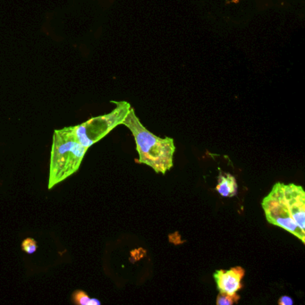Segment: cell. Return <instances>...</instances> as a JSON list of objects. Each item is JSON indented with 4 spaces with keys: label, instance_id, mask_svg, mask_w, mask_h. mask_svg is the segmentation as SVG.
<instances>
[{
    "label": "cell",
    "instance_id": "1",
    "mask_svg": "<svg viewBox=\"0 0 305 305\" xmlns=\"http://www.w3.org/2000/svg\"><path fill=\"white\" fill-rule=\"evenodd\" d=\"M122 125L131 131L135 137L140 164L151 167L156 173L165 175L174 165L175 148L174 139L160 138L148 130L131 108Z\"/></svg>",
    "mask_w": 305,
    "mask_h": 305
},
{
    "label": "cell",
    "instance_id": "2",
    "mask_svg": "<svg viewBox=\"0 0 305 305\" xmlns=\"http://www.w3.org/2000/svg\"><path fill=\"white\" fill-rule=\"evenodd\" d=\"M87 151L88 148L76 138L73 126L55 131L50 155L49 189L74 174L81 167Z\"/></svg>",
    "mask_w": 305,
    "mask_h": 305
},
{
    "label": "cell",
    "instance_id": "3",
    "mask_svg": "<svg viewBox=\"0 0 305 305\" xmlns=\"http://www.w3.org/2000/svg\"><path fill=\"white\" fill-rule=\"evenodd\" d=\"M112 102L116 104V109L109 114L90 118L81 125L73 126L74 135L83 146L89 149L117 126L122 125L132 107L126 101Z\"/></svg>",
    "mask_w": 305,
    "mask_h": 305
},
{
    "label": "cell",
    "instance_id": "4",
    "mask_svg": "<svg viewBox=\"0 0 305 305\" xmlns=\"http://www.w3.org/2000/svg\"><path fill=\"white\" fill-rule=\"evenodd\" d=\"M284 186L285 183H275L272 190L262 200L261 206L266 219L270 224L285 229L305 244V232L294 222L285 204Z\"/></svg>",
    "mask_w": 305,
    "mask_h": 305
},
{
    "label": "cell",
    "instance_id": "5",
    "mask_svg": "<svg viewBox=\"0 0 305 305\" xmlns=\"http://www.w3.org/2000/svg\"><path fill=\"white\" fill-rule=\"evenodd\" d=\"M284 196L293 220L305 232V191L303 188L294 183L285 184Z\"/></svg>",
    "mask_w": 305,
    "mask_h": 305
},
{
    "label": "cell",
    "instance_id": "6",
    "mask_svg": "<svg viewBox=\"0 0 305 305\" xmlns=\"http://www.w3.org/2000/svg\"><path fill=\"white\" fill-rule=\"evenodd\" d=\"M245 271L242 267H235L224 270L220 269L214 273V279L220 293H227L229 295L236 294L243 288L242 280Z\"/></svg>",
    "mask_w": 305,
    "mask_h": 305
},
{
    "label": "cell",
    "instance_id": "7",
    "mask_svg": "<svg viewBox=\"0 0 305 305\" xmlns=\"http://www.w3.org/2000/svg\"><path fill=\"white\" fill-rule=\"evenodd\" d=\"M219 182L217 184L216 190L222 197H234L237 194L238 185L236 182V177L229 173H222L220 171Z\"/></svg>",
    "mask_w": 305,
    "mask_h": 305
},
{
    "label": "cell",
    "instance_id": "8",
    "mask_svg": "<svg viewBox=\"0 0 305 305\" xmlns=\"http://www.w3.org/2000/svg\"><path fill=\"white\" fill-rule=\"evenodd\" d=\"M73 301L74 303L80 305H99L101 302L98 301V299L95 298H90L89 295L81 291V290H77L73 293L72 295Z\"/></svg>",
    "mask_w": 305,
    "mask_h": 305
},
{
    "label": "cell",
    "instance_id": "9",
    "mask_svg": "<svg viewBox=\"0 0 305 305\" xmlns=\"http://www.w3.org/2000/svg\"><path fill=\"white\" fill-rule=\"evenodd\" d=\"M240 299V296L236 293L234 295H229L227 293H220L217 297V304L218 305H232L237 303Z\"/></svg>",
    "mask_w": 305,
    "mask_h": 305
},
{
    "label": "cell",
    "instance_id": "10",
    "mask_svg": "<svg viewBox=\"0 0 305 305\" xmlns=\"http://www.w3.org/2000/svg\"><path fill=\"white\" fill-rule=\"evenodd\" d=\"M37 248H38V246H37L36 241L34 240L33 238H26L22 243V249L28 254L35 253Z\"/></svg>",
    "mask_w": 305,
    "mask_h": 305
},
{
    "label": "cell",
    "instance_id": "11",
    "mask_svg": "<svg viewBox=\"0 0 305 305\" xmlns=\"http://www.w3.org/2000/svg\"><path fill=\"white\" fill-rule=\"evenodd\" d=\"M293 299L287 295L281 296L278 300V304L279 305H293Z\"/></svg>",
    "mask_w": 305,
    "mask_h": 305
}]
</instances>
